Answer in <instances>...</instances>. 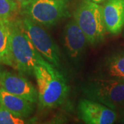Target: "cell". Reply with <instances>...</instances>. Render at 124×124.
<instances>
[{"mask_svg": "<svg viewBox=\"0 0 124 124\" xmlns=\"http://www.w3.org/2000/svg\"><path fill=\"white\" fill-rule=\"evenodd\" d=\"M10 31L13 68L23 75H34L36 66L54 67L37 51L27 35L21 20H10Z\"/></svg>", "mask_w": 124, "mask_h": 124, "instance_id": "6da1fadb", "label": "cell"}, {"mask_svg": "<svg viewBox=\"0 0 124 124\" xmlns=\"http://www.w3.org/2000/svg\"><path fill=\"white\" fill-rule=\"evenodd\" d=\"M34 76L38 85V102L41 108H54L65 101L68 86L66 79L56 68L36 66Z\"/></svg>", "mask_w": 124, "mask_h": 124, "instance_id": "7a4b0ae2", "label": "cell"}, {"mask_svg": "<svg viewBox=\"0 0 124 124\" xmlns=\"http://www.w3.org/2000/svg\"><path fill=\"white\" fill-rule=\"evenodd\" d=\"M73 19L84 33L89 44L95 46L103 41L107 31L102 6L84 0L76 8Z\"/></svg>", "mask_w": 124, "mask_h": 124, "instance_id": "3957f363", "label": "cell"}, {"mask_svg": "<svg viewBox=\"0 0 124 124\" xmlns=\"http://www.w3.org/2000/svg\"><path fill=\"white\" fill-rule=\"evenodd\" d=\"M82 91L87 99L118 110L124 106V81L96 77L85 83Z\"/></svg>", "mask_w": 124, "mask_h": 124, "instance_id": "277c9868", "label": "cell"}, {"mask_svg": "<svg viewBox=\"0 0 124 124\" xmlns=\"http://www.w3.org/2000/svg\"><path fill=\"white\" fill-rule=\"evenodd\" d=\"M72 0H36L23 9L24 13L43 26L52 27L69 17Z\"/></svg>", "mask_w": 124, "mask_h": 124, "instance_id": "5b68a950", "label": "cell"}, {"mask_svg": "<svg viewBox=\"0 0 124 124\" xmlns=\"http://www.w3.org/2000/svg\"><path fill=\"white\" fill-rule=\"evenodd\" d=\"M23 27L37 51L56 68L61 66V55L58 46L43 26L31 18H23Z\"/></svg>", "mask_w": 124, "mask_h": 124, "instance_id": "8992f818", "label": "cell"}, {"mask_svg": "<svg viewBox=\"0 0 124 124\" xmlns=\"http://www.w3.org/2000/svg\"><path fill=\"white\" fill-rule=\"evenodd\" d=\"M64 51L72 63L77 65L82 61L88 46L86 37L75 19L67 23L62 35Z\"/></svg>", "mask_w": 124, "mask_h": 124, "instance_id": "52a82bcc", "label": "cell"}, {"mask_svg": "<svg viewBox=\"0 0 124 124\" xmlns=\"http://www.w3.org/2000/svg\"><path fill=\"white\" fill-rule=\"evenodd\" d=\"M80 119L88 124H112L116 122L118 114L115 110L99 102L82 99L78 105Z\"/></svg>", "mask_w": 124, "mask_h": 124, "instance_id": "ba28073f", "label": "cell"}, {"mask_svg": "<svg viewBox=\"0 0 124 124\" xmlns=\"http://www.w3.org/2000/svg\"><path fill=\"white\" fill-rule=\"evenodd\" d=\"M1 88L6 92L36 103L38 102V90L21 75L8 70H1Z\"/></svg>", "mask_w": 124, "mask_h": 124, "instance_id": "9c48e42d", "label": "cell"}, {"mask_svg": "<svg viewBox=\"0 0 124 124\" xmlns=\"http://www.w3.org/2000/svg\"><path fill=\"white\" fill-rule=\"evenodd\" d=\"M106 31L116 35L124 28V0H106L103 6Z\"/></svg>", "mask_w": 124, "mask_h": 124, "instance_id": "30bf717a", "label": "cell"}, {"mask_svg": "<svg viewBox=\"0 0 124 124\" xmlns=\"http://www.w3.org/2000/svg\"><path fill=\"white\" fill-rule=\"evenodd\" d=\"M97 74L99 77L124 81V50L107 56L99 66Z\"/></svg>", "mask_w": 124, "mask_h": 124, "instance_id": "8fae6325", "label": "cell"}, {"mask_svg": "<svg viewBox=\"0 0 124 124\" xmlns=\"http://www.w3.org/2000/svg\"><path fill=\"white\" fill-rule=\"evenodd\" d=\"M35 103L22 97L9 93L1 88L0 92V105L14 115L25 119L33 113Z\"/></svg>", "mask_w": 124, "mask_h": 124, "instance_id": "7c38bea8", "label": "cell"}, {"mask_svg": "<svg viewBox=\"0 0 124 124\" xmlns=\"http://www.w3.org/2000/svg\"><path fill=\"white\" fill-rule=\"evenodd\" d=\"M0 63L13 67L10 54V19H0Z\"/></svg>", "mask_w": 124, "mask_h": 124, "instance_id": "4fadbf2b", "label": "cell"}, {"mask_svg": "<svg viewBox=\"0 0 124 124\" xmlns=\"http://www.w3.org/2000/svg\"><path fill=\"white\" fill-rule=\"evenodd\" d=\"M19 9L15 0H0V19H9Z\"/></svg>", "mask_w": 124, "mask_h": 124, "instance_id": "5bb4252c", "label": "cell"}, {"mask_svg": "<svg viewBox=\"0 0 124 124\" xmlns=\"http://www.w3.org/2000/svg\"><path fill=\"white\" fill-rule=\"evenodd\" d=\"M26 123L24 119L14 115L0 105V124H23Z\"/></svg>", "mask_w": 124, "mask_h": 124, "instance_id": "9a60e30c", "label": "cell"}, {"mask_svg": "<svg viewBox=\"0 0 124 124\" xmlns=\"http://www.w3.org/2000/svg\"><path fill=\"white\" fill-rule=\"evenodd\" d=\"M15 1L17 3L19 6H21L23 9H24L36 0H15Z\"/></svg>", "mask_w": 124, "mask_h": 124, "instance_id": "2e32d148", "label": "cell"}, {"mask_svg": "<svg viewBox=\"0 0 124 124\" xmlns=\"http://www.w3.org/2000/svg\"><path fill=\"white\" fill-rule=\"evenodd\" d=\"M118 117L116 121H118V123L119 124H124V107L121 108L120 109L118 110Z\"/></svg>", "mask_w": 124, "mask_h": 124, "instance_id": "e0dca14e", "label": "cell"}, {"mask_svg": "<svg viewBox=\"0 0 124 124\" xmlns=\"http://www.w3.org/2000/svg\"><path fill=\"white\" fill-rule=\"evenodd\" d=\"M89 1H93V2H94V3H97V4H101V3L105 2L106 0H89Z\"/></svg>", "mask_w": 124, "mask_h": 124, "instance_id": "ac0fdd59", "label": "cell"}, {"mask_svg": "<svg viewBox=\"0 0 124 124\" xmlns=\"http://www.w3.org/2000/svg\"><path fill=\"white\" fill-rule=\"evenodd\" d=\"M1 69L0 68V73H1ZM1 79H0V92H1Z\"/></svg>", "mask_w": 124, "mask_h": 124, "instance_id": "d6986e66", "label": "cell"}, {"mask_svg": "<svg viewBox=\"0 0 124 124\" xmlns=\"http://www.w3.org/2000/svg\"><path fill=\"white\" fill-rule=\"evenodd\" d=\"M123 107H124V106H123Z\"/></svg>", "mask_w": 124, "mask_h": 124, "instance_id": "ffe728a7", "label": "cell"}]
</instances>
